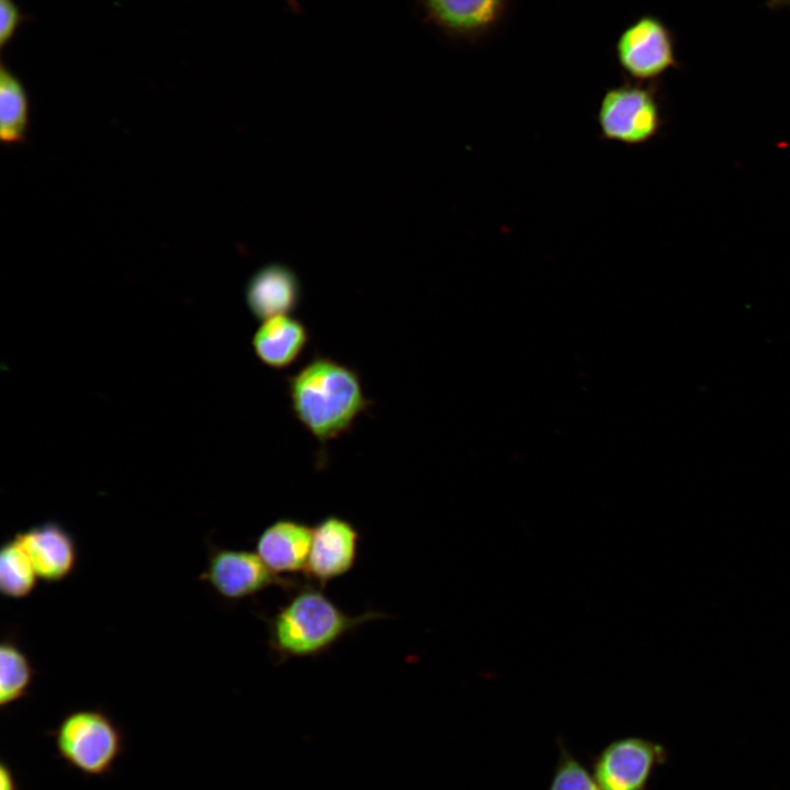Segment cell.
<instances>
[{
  "mask_svg": "<svg viewBox=\"0 0 790 790\" xmlns=\"http://www.w3.org/2000/svg\"><path fill=\"white\" fill-rule=\"evenodd\" d=\"M14 537L26 551L40 579L58 583L75 569L78 560L76 541L58 522L46 521L19 531Z\"/></svg>",
  "mask_w": 790,
  "mask_h": 790,
  "instance_id": "10",
  "label": "cell"
},
{
  "mask_svg": "<svg viewBox=\"0 0 790 790\" xmlns=\"http://www.w3.org/2000/svg\"><path fill=\"white\" fill-rule=\"evenodd\" d=\"M778 9H790V0H774Z\"/></svg>",
  "mask_w": 790,
  "mask_h": 790,
  "instance_id": "20",
  "label": "cell"
},
{
  "mask_svg": "<svg viewBox=\"0 0 790 790\" xmlns=\"http://www.w3.org/2000/svg\"><path fill=\"white\" fill-rule=\"evenodd\" d=\"M40 577L26 551L13 535L0 550V591L11 599H22L35 589Z\"/></svg>",
  "mask_w": 790,
  "mask_h": 790,
  "instance_id": "15",
  "label": "cell"
},
{
  "mask_svg": "<svg viewBox=\"0 0 790 790\" xmlns=\"http://www.w3.org/2000/svg\"><path fill=\"white\" fill-rule=\"evenodd\" d=\"M309 339L307 326L289 314L263 320L255 331L251 345L262 364L273 370H283L298 360Z\"/></svg>",
  "mask_w": 790,
  "mask_h": 790,
  "instance_id": "13",
  "label": "cell"
},
{
  "mask_svg": "<svg viewBox=\"0 0 790 790\" xmlns=\"http://www.w3.org/2000/svg\"><path fill=\"white\" fill-rule=\"evenodd\" d=\"M426 20L448 37L474 42L505 20L510 0H418Z\"/></svg>",
  "mask_w": 790,
  "mask_h": 790,
  "instance_id": "9",
  "label": "cell"
},
{
  "mask_svg": "<svg viewBox=\"0 0 790 790\" xmlns=\"http://www.w3.org/2000/svg\"><path fill=\"white\" fill-rule=\"evenodd\" d=\"M286 390L292 414L323 450L350 432L373 404L359 372L324 354H315L287 375Z\"/></svg>",
  "mask_w": 790,
  "mask_h": 790,
  "instance_id": "1",
  "label": "cell"
},
{
  "mask_svg": "<svg viewBox=\"0 0 790 790\" xmlns=\"http://www.w3.org/2000/svg\"><path fill=\"white\" fill-rule=\"evenodd\" d=\"M34 669L26 653L10 636L0 645V706L5 708L25 697Z\"/></svg>",
  "mask_w": 790,
  "mask_h": 790,
  "instance_id": "16",
  "label": "cell"
},
{
  "mask_svg": "<svg viewBox=\"0 0 790 790\" xmlns=\"http://www.w3.org/2000/svg\"><path fill=\"white\" fill-rule=\"evenodd\" d=\"M0 790H19L13 771L3 761L0 765Z\"/></svg>",
  "mask_w": 790,
  "mask_h": 790,
  "instance_id": "19",
  "label": "cell"
},
{
  "mask_svg": "<svg viewBox=\"0 0 790 790\" xmlns=\"http://www.w3.org/2000/svg\"><path fill=\"white\" fill-rule=\"evenodd\" d=\"M666 759L667 751L659 743L621 737L594 757L591 776L601 790H647L652 772Z\"/></svg>",
  "mask_w": 790,
  "mask_h": 790,
  "instance_id": "7",
  "label": "cell"
},
{
  "mask_svg": "<svg viewBox=\"0 0 790 790\" xmlns=\"http://www.w3.org/2000/svg\"><path fill=\"white\" fill-rule=\"evenodd\" d=\"M312 540L311 526L292 518H280L258 535L255 552L279 576L304 574Z\"/></svg>",
  "mask_w": 790,
  "mask_h": 790,
  "instance_id": "11",
  "label": "cell"
},
{
  "mask_svg": "<svg viewBox=\"0 0 790 790\" xmlns=\"http://www.w3.org/2000/svg\"><path fill=\"white\" fill-rule=\"evenodd\" d=\"M360 532L337 515L323 518L313 527V540L305 577L318 587L349 573L357 561Z\"/></svg>",
  "mask_w": 790,
  "mask_h": 790,
  "instance_id": "8",
  "label": "cell"
},
{
  "mask_svg": "<svg viewBox=\"0 0 790 790\" xmlns=\"http://www.w3.org/2000/svg\"><path fill=\"white\" fill-rule=\"evenodd\" d=\"M302 287L298 276L289 267L267 264L248 280L245 290L246 304L260 320L289 315L300 305Z\"/></svg>",
  "mask_w": 790,
  "mask_h": 790,
  "instance_id": "12",
  "label": "cell"
},
{
  "mask_svg": "<svg viewBox=\"0 0 790 790\" xmlns=\"http://www.w3.org/2000/svg\"><path fill=\"white\" fill-rule=\"evenodd\" d=\"M614 52L622 71L637 82L657 79L677 64L670 30L651 14L639 16L619 34Z\"/></svg>",
  "mask_w": 790,
  "mask_h": 790,
  "instance_id": "6",
  "label": "cell"
},
{
  "mask_svg": "<svg viewBox=\"0 0 790 790\" xmlns=\"http://www.w3.org/2000/svg\"><path fill=\"white\" fill-rule=\"evenodd\" d=\"M33 20L15 0H0V49L3 50L15 38L19 30Z\"/></svg>",
  "mask_w": 790,
  "mask_h": 790,
  "instance_id": "18",
  "label": "cell"
},
{
  "mask_svg": "<svg viewBox=\"0 0 790 790\" xmlns=\"http://www.w3.org/2000/svg\"><path fill=\"white\" fill-rule=\"evenodd\" d=\"M52 735L58 757L87 777L110 774L124 751L121 729L98 709L69 712Z\"/></svg>",
  "mask_w": 790,
  "mask_h": 790,
  "instance_id": "3",
  "label": "cell"
},
{
  "mask_svg": "<svg viewBox=\"0 0 790 790\" xmlns=\"http://www.w3.org/2000/svg\"><path fill=\"white\" fill-rule=\"evenodd\" d=\"M384 613L369 610L359 616L342 611L324 588L309 583L293 589L289 601L270 618L268 644L276 662L324 654L356 628Z\"/></svg>",
  "mask_w": 790,
  "mask_h": 790,
  "instance_id": "2",
  "label": "cell"
},
{
  "mask_svg": "<svg viewBox=\"0 0 790 790\" xmlns=\"http://www.w3.org/2000/svg\"><path fill=\"white\" fill-rule=\"evenodd\" d=\"M597 122L603 139L630 146L647 143L663 124L654 89L641 82L608 89L600 100Z\"/></svg>",
  "mask_w": 790,
  "mask_h": 790,
  "instance_id": "4",
  "label": "cell"
},
{
  "mask_svg": "<svg viewBox=\"0 0 790 790\" xmlns=\"http://www.w3.org/2000/svg\"><path fill=\"white\" fill-rule=\"evenodd\" d=\"M0 138L7 146L24 143L30 129V99L21 79L0 60Z\"/></svg>",
  "mask_w": 790,
  "mask_h": 790,
  "instance_id": "14",
  "label": "cell"
},
{
  "mask_svg": "<svg viewBox=\"0 0 790 790\" xmlns=\"http://www.w3.org/2000/svg\"><path fill=\"white\" fill-rule=\"evenodd\" d=\"M560 755L548 790H601L591 774L564 745L558 746Z\"/></svg>",
  "mask_w": 790,
  "mask_h": 790,
  "instance_id": "17",
  "label": "cell"
},
{
  "mask_svg": "<svg viewBox=\"0 0 790 790\" xmlns=\"http://www.w3.org/2000/svg\"><path fill=\"white\" fill-rule=\"evenodd\" d=\"M199 578L230 601L255 596L268 587L293 590L300 584L274 574L253 551L208 545L206 565Z\"/></svg>",
  "mask_w": 790,
  "mask_h": 790,
  "instance_id": "5",
  "label": "cell"
}]
</instances>
